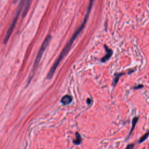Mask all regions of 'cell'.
Instances as JSON below:
<instances>
[{
  "label": "cell",
  "instance_id": "6da1fadb",
  "mask_svg": "<svg viewBox=\"0 0 149 149\" xmlns=\"http://www.w3.org/2000/svg\"><path fill=\"white\" fill-rule=\"evenodd\" d=\"M93 1L94 0H90V2H89V5H88V10L87 11V13L84 16V20L81 24V26L78 28V29L76 31V32L74 33V34L73 35V36L71 37L70 41L68 42V43L67 44V45L65 46V47L64 48V49L62 50V51L61 52V54L59 55V57L58 58V59L56 60V61L55 62V63H54L53 66L51 67L50 70L49 71L48 74H47V78L48 79H50L52 75L54 74L56 69L57 68L58 66L59 65V63L61 62V61L62 60V59L64 58L65 56H66V55L68 54L70 47L72 46L73 42L74 41V40L76 39V38L77 37V36L79 35V34L80 33V32L82 31V30L83 29L85 24H86V23L87 20V19H88V16H89V14H90V10H91V7H92V5H93Z\"/></svg>",
  "mask_w": 149,
  "mask_h": 149
},
{
  "label": "cell",
  "instance_id": "7a4b0ae2",
  "mask_svg": "<svg viewBox=\"0 0 149 149\" xmlns=\"http://www.w3.org/2000/svg\"><path fill=\"white\" fill-rule=\"evenodd\" d=\"M51 39V36H48L45 38V40L44 41V42H43V43H42V44L41 45V47L40 48V50H39V51H38V54L37 55L36 58L35 59L34 63L33 68V70H32L33 72H34V70L37 69V66H38V65L39 64V62H40V61L41 60V57H42V55L44 54V52L45 50L47 47L48 46V45Z\"/></svg>",
  "mask_w": 149,
  "mask_h": 149
},
{
  "label": "cell",
  "instance_id": "3957f363",
  "mask_svg": "<svg viewBox=\"0 0 149 149\" xmlns=\"http://www.w3.org/2000/svg\"><path fill=\"white\" fill-rule=\"evenodd\" d=\"M105 50L107 52V54L101 59V61L103 62H105V61L108 60L112 54V51L111 49H109L107 46H105Z\"/></svg>",
  "mask_w": 149,
  "mask_h": 149
},
{
  "label": "cell",
  "instance_id": "277c9868",
  "mask_svg": "<svg viewBox=\"0 0 149 149\" xmlns=\"http://www.w3.org/2000/svg\"><path fill=\"white\" fill-rule=\"evenodd\" d=\"M72 101V96L69 95H66L63 96L61 99V102L63 105H68L70 104Z\"/></svg>",
  "mask_w": 149,
  "mask_h": 149
},
{
  "label": "cell",
  "instance_id": "5b68a950",
  "mask_svg": "<svg viewBox=\"0 0 149 149\" xmlns=\"http://www.w3.org/2000/svg\"><path fill=\"white\" fill-rule=\"evenodd\" d=\"M75 136H76V139H74L73 140V143L76 145H78V144H80V143L81 141V136H80V135L79 134V133L78 132L76 133Z\"/></svg>",
  "mask_w": 149,
  "mask_h": 149
},
{
  "label": "cell",
  "instance_id": "8992f818",
  "mask_svg": "<svg viewBox=\"0 0 149 149\" xmlns=\"http://www.w3.org/2000/svg\"><path fill=\"white\" fill-rule=\"evenodd\" d=\"M137 120H138V118H137V117H134V118H133V120H132V129H131V130H130V133H129V135L131 134L133 130H134V127H135V126H136V123H137Z\"/></svg>",
  "mask_w": 149,
  "mask_h": 149
},
{
  "label": "cell",
  "instance_id": "52a82bcc",
  "mask_svg": "<svg viewBox=\"0 0 149 149\" xmlns=\"http://www.w3.org/2000/svg\"><path fill=\"white\" fill-rule=\"evenodd\" d=\"M124 74V73H117L115 74V77L114 78V80H113V85L115 86L116 84H117V82L118 81V79L120 77V76Z\"/></svg>",
  "mask_w": 149,
  "mask_h": 149
},
{
  "label": "cell",
  "instance_id": "ba28073f",
  "mask_svg": "<svg viewBox=\"0 0 149 149\" xmlns=\"http://www.w3.org/2000/svg\"><path fill=\"white\" fill-rule=\"evenodd\" d=\"M148 132H147L144 135H143L141 137V139L139 140V143H141V142H143V141H144V140H146V139H147V137H148Z\"/></svg>",
  "mask_w": 149,
  "mask_h": 149
},
{
  "label": "cell",
  "instance_id": "9c48e42d",
  "mask_svg": "<svg viewBox=\"0 0 149 149\" xmlns=\"http://www.w3.org/2000/svg\"><path fill=\"white\" fill-rule=\"evenodd\" d=\"M133 147H134V144H129V145L127 146V147H126V149H133Z\"/></svg>",
  "mask_w": 149,
  "mask_h": 149
},
{
  "label": "cell",
  "instance_id": "30bf717a",
  "mask_svg": "<svg viewBox=\"0 0 149 149\" xmlns=\"http://www.w3.org/2000/svg\"><path fill=\"white\" fill-rule=\"evenodd\" d=\"M87 103L88 105H90V104L92 103V101H91L90 98H87Z\"/></svg>",
  "mask_w": 149,
  "mask_h": 149
},
{
  "label": "cell",
  "instance_id": "8fae6325",
  "mask_svg": "<svg viewBox=\"0 0 149 149\" xmlns=\"http://www.w3.org/2000/svg\"><path fill=\"white\" fill-rule=\"evenodd\" d=\"M138 87H134V88H141V87H143V85H139L137 86Z\"/></svg>",
  "mask_w": 149,
  "mask_h": 149
},
{
  "label": "cell",
  "instance_id": "7c38bea8",
  "mask_svg": "<svg viewBox=\"0 0 149 149\" xmlns=\"http://www.w3.org/2000/svg\"><path fill=\"white\" fill-rule=\"evenodd\" d=\"M17 1V0H14V1H15V2H16Z\"/></svg>",
  "mask_w": 149,
  "mask_h": 149
}]
</instances>
